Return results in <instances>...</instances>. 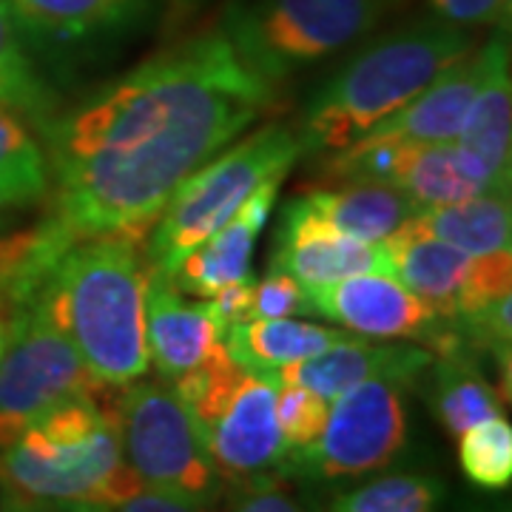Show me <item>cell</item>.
I'll list each match as a JSON object with an SVG mask.
<instances>
[{"instance_id":"ac0fdd59","label":"cell","mask_w":512,"mask_h":512,"mask_svg":"<svg viewBox=\"0 0 512 512\" xmlns=\"http://www.w3.org/2000/svg\"><path fill=\"white\" fill-rule=\"evenodd\" d=\"M146 342L148 359L165 382L200 367L222 339L208 313V305L185 302L171 276L157 274L146 265Z\"/></svg>"},{"instance_id":"e0dca14e","label":"cell","mask_w":512,"mask_h":512,"mask_svg":"<svg viewBox=\"0 0 512 512\" xmlns=\"http://www.w3.org/2000/svg\"><path fill=\"white\" fill-rule=\"evenodd\" d=\"M282 183L285 177H274L259 185L231 220L183 256V262L171 274V282L183 293L208 299L222 285L251 279V254L256 239L274 214Z\"/></svg>"},{"instance_id":"836d02e7","label":"cell","mask_w":512,"mask_h":512,"mask_svg":"<svg viewBox=\"0 0 512 512\" xmlns=\"http://www.w3.org/2000/svg\"><path fill=\"white\" fill-rule=\"evenodd\" d=\"M35 237L37 228L0 237V302H6V305H9V293H12L20 268L26 265V259L32 254ZM9 311H12V305H9Z\"/></svg>"},{"instance_id":"d6a6232c","label":"cell","mask_w":512,"mask_h":512,"mask_svg":"<svg viewBox=\"0 0 512 512\" xmlns=\"http://www.w3.org/2000/svg\"><path fill=\"white\" fill-rule=\"evenodd\" d=\"M208 305V313L217 325V333H222L237 325V322H245L248 313H251V279H242V282H231V285H222L217 291L211 293L205 299Z\"/></svg>"},{"instance_id":"d590c367","label":"cell","mask_w":512,"mask_h":512,"mask_svg":"<svg viewBox=\"0 0 512 512\" xmlns=\"http://www.w3.org/2000/svg\"><path fill=\"white\" fill-rule=\"evenodd\" d=\"M205 507L200 504H191L185 498H177V495L157 493V490H148L143 487L140 493H134L126 501H120L111 512H202Z\"/></svg>"},{"instance_id":"6da1fadb","label":"cell","mask_w":512,"mask_h":512,"mask_svg":"<svg viewBox=\"0 0 512 512\" xmlns=\"http://www.w3.org/2000/svg\"><path fill=\"white\" fill-rule=\"evenodd\" d=\"M276 103L222 29L148 57L40 126L55 197L40 228L60 251L94 237L146 242L174 188Z\"/></svg>"},{"instance_id":"5bb4252c","label":"cell","mask_w":512,"mask_h":512,"mask_svg":"<svg viewBox=\"0 0 512 512\" xmlns=\"http://www.w3.org/2000/svg\"><path fill=\"white\" fill-rule=\"evenodd\" d=\"M433 365V353L421 345L407 342H387V339H367L353 336L330 345L328 350L299 359L293 365L276 370L274 384H296L305 387L325 402H333L345 390L367 379H393L407 384L416 382Z\"/></svg>"},{"instance_id":"5b68a950","label":"cell","mask_w":512,"mask_h":512,"mask_svg":"<svg viewBox=\"0 0 512 512\" xmlns=\"http://www.w3.org/2000/svg\"><path fill=\"white\" fill-rule=\"evenodd\" d=\"M302 146L296 128L268 123L251 137L225 146L191 171L163 205L146 237L143 259L151 271L171 276L183 256L231 220L256 188L274 177H288Z\"/></svg>"},{"instance_id":"484cf974","label":"cell","mask_w":512,"mask_h":512,"mask_svg":"<svg viewBox=\"0 0 512 512\" xmlns=\"http://www.w3.org/2000/svg\"><path fill=\"white\" fill-rule=\"evenodd\" d=\"M0 106L23 114L37 131L60 109V100L29 52L6 0H0Z\"/></svg>"},{"instance_id":"1f68e13d","label":"cell","mask_w":512,"mask_h":512,"mask_svg":"<svg viewBox=\"0 0 512 512\" xmlns=\"http://www.w3.org/2000/svg\"><path fill=\"white\" fill-rule=\"evenodd\" d=\"M436 18L464 29L476 26H507L512 0H427Z\"/></svg>"},{"instance_id":"8d00e7d4","label":"cell","mask_w":512,"mask_h":512,"mask_svg":"<svg viewBox=\"0 0 512 512\" xmlns=\"http://www.w3.org/2000/svg\"><path fill=\"white\" fill-rule=\"evenodd\" d=\"M9 322H12V311L6 302H0V356H3L6 342H9Z\"/></svg>"},{"instance_id":"277c9868","label":"cell","mask_w":512,"mask_h":512,"mask_svg":"<svg viewBox=\"0 0 512 512\" xmlns=\"http://www.w3.org/2000/svg\"><path fill=\"white\" fill-rule=\"evenodd\" d=\"M117 387L77 396L0 450V493L117 507L143 490L123 453Z\"/></svg>"},{"instance_id":"4fadbf2b","label":"cell","mask_w":512,"mask_h":512,"mask_svg":"<svg viewBox=\"0 0 512 512\" xmlns=\"http://www.w3.org/2000/svg\"><path fill=\"white\" fill-rule=\"evenodd\" d=\"M271 268L291 274L302 288H322L356 274H387V254L382 242L342 234L296 197L279 214Z\"/></svg>"},{"instance_id":"83f0119b","label":"cell","mask_w":512,"mask_h":512,"mask_svg":"<svg viewBox=\"0 0 512 512\" xmlns=\"http://www.w3.org/2000/svg\"><path fill=\"white\" fill-rule=\"evenodd\" d=\"M464 476L481 490H507L512 481V427L504 416L478 421L458 436Z\"/></svg>"},{"instance_id":"30bf717a","label":"cell","mask_w":512,"mask_h":512,"mask_svg":"<svg viewBox=\"0 0 512 512\" xmlns=\"http://www.w3.org/2000/svg\"><path fill=\"white\" fill-rule=\"evenodd\" d=\"M407 444L404 384L367 379L336 396L308 450L293 453L279 470L311 481H350L379 473Z\"/></svg>"},{"instance_id":"9c48e42d","label":"cell","mask_w":512,"mask_h":512,"mask_svg":"<svg viewBox=\"0 0 512 512\" xmlns=\"http://www.w3.org/2000/svg\"><path fill=\"white\" fill-rule=\"evenodd\" d=\"M106 387L89 373L35 291L12 311L9 342L0 356V450L60 404Z\"/></svg>"},{"instance_id":"cb8c5ba5","label":"cell","mask_w":512,"mask_h":512,"mask_svg":"<svg viewBox=\"0 0 512 512\" xmlns=\"http://www.w3.org/2000/svg\"><path fill=\"white\" fill-rule=\"evenodd\" d=\"M384 183L402 188L419 208L453 205L487 194L458 168L453 143H393Z\"/></svg>"},{"instance_id":"8fae6325","label":"cell","mask_w":512,"mask_h":512,"mask_svg":"<svg viewBox=\"0 0 512 512\" xmlns=\"http://www.w3.org/2000/svg\"><path fill=\"white\" fill-rule=\"evenodd\" d=\"M382 245L387 274L447 319L476 316L512 291V254H464L427 234L413 217Z\"/></svg>"},{"instance_id":"4316f807","label":"cell","mask_w":512,"mask_h":512,"mask_svg":"<svg viewBox=\"0 0 512 512\" xmlns=\"http://www.w3.org/2000/svg\"><path fill=\"white\" fill-rule=\"evenodd\" d=\"M444 481L430 473H390L336 495L328 512H436Z\"/></svg>"},{"instance_id":"f1b7e54d","label":"cell","mask_w":512,"mask_h":512,"mask_svg":"<svg viewBox=\"0 0 512 512\" xmlns=\"http://www.w3.org/2000/svg\"><path fill=\"white\" fill-rule=\"evenodd\" d=\"M328 407L330 402L305 387L276 384V421L288 447V456L308 450L313 441L319 439L328 419Z\"/></svg>"},{"instance_id":"52a82bcc","label":"cell","mask_w":512,"mask_h":512,"mask_svg":"<svg viewBox=\"0 0 512 512\" xmlns=\"http://www.w3.org/2000/svg\"><path fill=\"white\" fill-rule=\"evenodd\" d=\"M387 0H245L225 12L222 32L268 83L336 55L365 37Z\"/></svg>"},{"instance_id":"e575fe53","label":"cell","mask_w":512,"mask_h":512,"mask_svg":"<svg viewBox=\"0 0 512 512\" xmlns=\"http://www.w3.org/2000/svg\"><path fill=\"white\" fill-rule=\"evenodd\" d=\"M114 507L92 501H52V498H26V495L0 493V512H111Z\"/></svg>"},{"instance_id":"7a4b0ae2","label":"cell","mask_w":512,"mask_h":512,"mask_svg":"<svg viewBox=\"0 0 512 512\" xmlns=\"http://www.w3.org/2000/svg\"><path fill=\"white\" fill-rule=\"evenodd\" d=\"M140 242L94 237L69 245L40 279V299L97 382L109 387L148 373L146 259Z\"/></svg>"},{"instance_id":"44dd1931","label":"cell","mask_w":512,"mask_h":512,"mask_svg":"<svg viewBox=\"0 0 512 512\" xmlns=\"http://www.w3.org/2000/svg\"><path fill=\"white\" fill-rule=\"evenodd\" d=\"M342 328H325L302 319H245L222 333V345L242 370L274 379L276 370L293 365L299 359L316 356L330 345L348 339Z\"/></svg>"},{"instance_id":"74e56055","label":"cell","mask_w":512,"mask_h":512,"mask_svg":"<svg viewBox=\"0 0 512 512\" xmlns=\"http://www.w3.org/2000/svg\"><path fill=\"white\" fill-rule=\"evenodd\" d=\"M171 3H174V18L183 20L185 15H188V12H191L197 3H200V0H171Z\"/></svg>"},{"instance_id":"d6986e66","label":"cell","mask_w":512,"mask_h":512,"mask_svg":"<svg viewBox=\"0 0 512 512\" xmlns=\"http://www.w3.org/2000/svg\"><path fill=\"white\" fill-rule=\"evenodd\" d=\"M299 200L319 220L330 222L342 234L365 242H382L419 211V205L402 188L379 180H339L328 185H311Z\"/></svg>"},{"instance_id":"ba28073f","label":"cell","mask_w":512,"mask_h":512,"mask_svg":"<svg viewBox=\"0 0 512 512\" xmlns=\"http://www.w3.org/2000/svg\"><path fill=\"white\" fill-rule=\"evenodd\" d=\"M114 413L126 461L143 487L200 507L217 498L222 478L171 384L137 379L117 387Z\"/></svg>"},{"instance_id":"d4e9b609","label":"cell","mask_w":512,"mask_h":512,"mask_svg":"<svg viewBox=\"0 0 512 512\" xmlns=\"http://www.w3.org/2000/svg\"><path fill=\"white\" fill-rule=\"evenodd\" d=\"M49 191L52 174L40 140L15 111L0 106V214L32 208Z\"/></svg>"},{"instance_id":"4dcf8cb0","label":"cell","mask_w":512,"mask_h":512,"mask_svg":"<svg viewBox=\"0 0 512 512\" xmlns=\"http://www.w3.org/2000/svg\"><path fill=\"white\" fill-rule=\"evenodd\" d=\"M231 512H308L291 493L288 487L274 476H256L248 481L234 484L231 495Z\"/></svg>"},{"instance_id":"603a6c76","label":"cell","mask_w":512,"mask_h":512,"mask_svg":"<svg viewBox=\"0 0 512 512\" xmlns=\"http://www.w3.org/2000/svg\"><path fill=\"white\" fill-rule=\"evenodd\" d=\"M430 373V407L433 416L447 430V436L458 439L464 430L476 427L478 421L501 416L504 396L498 393L481 367L473 362V353H447L433 356Z\"/></svg>"},{"instance_id":"2e32d148","label":"cell","mask_w":512,"mask_h":512,"mask_svg":"<svg viewBox=\"0 0 512 512\" xmlns=\"http://www.w3.org/2000/svg\"><path fill=\"white\" fill-rule=\"evenodd\" d=\"M481 72H484L481 49H470L456 63H450L430 86H424L410 103L384 117L379 126L370 128L359 140L410 143V146L453 143L467 120L470 103L481 83Z\"/></svg>"},{"instance_id":"f546056e","label":"cell","mask_w":512,"mask_h":512,"mask_svg":"<svg viewBox=\"0 0 512 512\" xmlns=\"http://www.w3.org/2000/svg\"><path fill=\"white\" fill-rule=\"evenodd\" d=\"M296 313H311L305 288L285 271H268L262 282L251 285L248 319H288Z\"/></svg>"},{"instance_id":"7402d4cb","label":"cell","mask_w":512,"mask_h":512,"mask_svg":"<svg viewBox=\"0 0 512 512\" xmlns=\"http://www.w3.org/2000/svg\"><path fill=\"white\" fill-rule=\"evenodd\" d=\"M413 222L470 256L512 254L510 194H481L453 205L419 208Z\"/></svg>"},{"instance_id":"8992f818","label":"cell","mask_w":512,"mask_h":512,"mask_svg":"<svg viewBox=\"0 0 512 512\" xmlns=\"http://www.w3.org/2000/svg\"><path fill=\"white\" fill-rule=\"evenodd\" d=\"M171 387L217 476L239 484L282 467L288 447L276 421V384L242 370L225 345Z\"/></svg>"},{"instance_id":"ffe728a7","label":"cell","mask_w":512,"mask_h":512,"mask_svg":"<svg viewBox=\"0 0 512 512\" xmlns=\"http://www.w3.org/2000/svg\"><path fill=\"white\" fill-rule=\"evenodd\" d=\"M484 72L476 97L470 103L467 120L453 143L478 154L498 171H512V80H510V40L507 26H498L495 35L481 46Z\"/></svg>"},{"instance_id":"9a60e30c","label":"cell","mask_w":512,"mask_h":512,"mask_svg":"<svg viewBox=\"0 0 512 512\" xmlns=\"http://www.w3.org/2000/svg\"><path fill=\"white\" fill-rule=\"evenodd\" d=\"M29 52L69 55L140 26L148 0H6Z\"/></svg>"},{"instance_id":"3957f363","label":"cell","mask_w":512,"mask_h":512,"mask_svg":"<svg viewBox=\"0 0 512 512\" xmlns=\"http://www.w3.org/2000/svg\"><path fill=\"white\" fill-rule=\"evenodd\" d=\"M470 49H476L470 29L441 18L413 20L370 40L311 94L299 126H293L302 154L342 151Z\"/></svg>"},{"instance_id":"7c38bea8","label":"cell","mask_w":512,"mask_h":512,"mask_svg":"<svg viewBox=\"0 0 512 512\" xmlns=\"http://www.w3.org/2000/svg\"><path fill=\"white\" fill-rule=\"evenodd\" d=\"M311 313L367 339H410L427 345L444 316L390 274H356L322 288H305Z\"/></svg>"}]
</instances>
